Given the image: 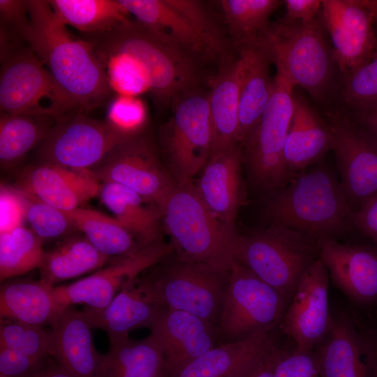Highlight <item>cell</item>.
<instances>
[{
    "label": "cell",
    "instance_id": "cell-28",
    "mask_svg": "<svg viewBox=\"0 0 377 377\" xmlns=\"http://www.w3.org/2000/svg\"><path fill=\"white\" fill-rule=\"evenodd\" d=\"M313 355L320 377H371L362 338L344 318L332 317Z\"/></svg>",
    "mask_w": 377,
    "mask_h": 377
},
{
    "label": "cell",
    "instance_id": "cell-18",
    "mask_svg": "<svg viewBox=\"0 0 377 377\" xmlns=\"http://www.w3.org/2000/svg\"><path fill=\"white\" fill-rule=\"evenodd\" d=\"M163 360L164 377H175L214 348L216 327L189 313L167 307L149 327Z\"/></svg>",
    "mask_w": 377,
    "mask_h": 377
},
{
    "label": "cell",
    "instance_id": "cell-29",
    "mask_svg": "<svg viewBox=\"0 0 377 377\" xmlns=\"http://www.w3.org/2000/svg\"><path fill=\"white\" fill-rule=\"evenodd\" d=\"M269 332L216 345L175 377H235L276 347Z\"/></svg>",
    "mask_w": 377,
    "mask_h": 377
},
{
    "label": "cell",
    "instance_id": "cell-11",
    "mask_svg": "<svg viewBox=\"0 0 377 377\" xmlns=\"http://www.w3.org/2000/svg\"><path fill=\"white\" fill-rule=\"evenodd\" d=\"M230 269L176 258L152 275L167 307L183 311L217 325Z\"/></svg>",
    "mask_w": 377,
    "mask_h": 377
},
{
    "label": "cell",
    "instance_id": "cell-22",
    "mask_svg": "<svg viewBox=\"0 0 377 377\" xmlns=\"http://www.w3.org/2000/svg\"><path fill=\"white\" fill-rule=\"evenodd\" d=\"M91 329L82 311L69 306L50 330L51 355L75 377H100L103 355L94 347Z\"/></svg>",
    "mask_w": 377,
    "mask_h": 377
},
{
    "label": "cell",
    "instance_id": "cell-34",
    "mask_svg": "<svg viewBox=\"0 0 377 377\" xmlns=\"http://www.w3.org/2000/svg\"><path fill=\"white\" fill-rule=\"evenodd\" d=\"M64 212L77 231L99 252L113 260L142 249L114 217L83 207Z\"/></svg>",
    "mask_w": 377,
    "mask_h": 377
},
{
    "label": "cell",
    "instance_id": "cell-15",
    "mask_svg": "<svg viewBox=\"0 0 377 377\" xmlns=\"http://www.w3.org/2000/svg\"><path fill=\"white\" fill-rule=\"evenodd\" d=\"M328 286V270L318 257L302 276L280 325L297 349L313 351L327 332L332 318Z\"/></svg>",
    "mask_w": 377,
    "mask_h": 377
},
{
    "label": "cell",
    "instance_id": "cell-7",
    "mask_svg": "<svg viewBox=\"0 0 377 377\" xmlns=\"http://www.w3.org/2000/svg\"><path fill=\"white\" fill-rule=\"evenodd\" d=\"M1 113L46 115L57 122L80 112L29 45L1 57Z\"/></svg>",
    "mask_w": 377,
    "mask_h": 377
},
{
    "label": "cell",
    "instance_id": "cell-5",
    "mask_svg": "<svg viewBox=\"0 0 377 377\" xmlns=\"http://www.w3.org/2000/svg\"><path fill=\"white\" fill-rule=\"evenodd\" d=\"M343 185L325 168L301 175L267 203L273 223L316 239L343 230L352 212Z\"/></svg>",
    "mask_w": 377,
    "mask_h": 377
},
{
    "label": "cell",
    "instance_id": "cell-19",
    "mask_svg": "<svg viewBox=\"0 0 377 377\" xmlns=\"http://www.w3.org/2000/svg\"><path fill=\"white\" fill-rule=\"evenodd\" d=\"M329 127L341 184L359 207L377 194V145L346 118H334Z\"/></svg>",
    "mask_w": 377,
    "mask_h": 377
},
{
    "label": "cell",
    "instance_id": "cell-35",
    "mask_svg": "<svg viewBox=\"0 0 377 377\" xmlns=\"http://www.w3.org/2000/svg\"><path fill=\"white\" fill-rule=\"evenodd\" d=\"M57 121L50 116L1 113L0 163L8 169L43 142Z\"/></svg>",
    "mask_w": 377,
    "mask_h": 377
},
{
    "label": "cell",
    "instance_id": "cell-46",
    "mask_svg": "<svg viewBox=\"0 0 377 377\" xmlns=\"http://www.w3.org/2000/svg\"><path fill=\"white\" fill-rule=\"evenodd\" d=\"M46 364V359L34 358L0 347V377H36Z\"/></svg>",
    "mask_w": 377,
    "mask_h": 377
},
{
    "label": "cell",
    "instance_id": "cell-26",
    "mask_svg": "<svg viewBox=\"0 0 377 377\" xmlns=\"http://www.w3.org/2000/svg\"><path fill=\"white\" fill-rule=\"evenodd\" d=\"M124 8L167 41L195 55L215 57L205 37L170 0H119Z\"/></svg>",
    "mask_w": 377,
    "mask_h": 377
},
{
    "label": "cell",
    "instance_id": "cell-21",
    "mask_svg": "<svg viewBox=\"0 0 377 377\" xmlns=\"http://www.w3.org/2000/svg\"><path fill=\"white\" fill-rule=\"evenodd\" d=\"M319 257L333 283L353 300L368 304L377 300V253L331 237L317 239Z\"/></svg>",
    "mask_w": 377,
    "mask_h": 377
},
{
    "label": "cell",
    "instance_id": "cell-20",
    "mask_svg": "<svg viewBox=\"0 0 377 377\" xmlns=\"http://www.w3.org/2000/svg\"><path fill=\"white\" fill-rule=\"evenodd\" d=\"M100 182L90 170L41 161L24 169L15 188L57 209L71 211L98 195Z\"/></svg>",
    "mask_w": 377,
    "mask_h": 377
},
{
    "label": "cell",
    "instance_id": "cell-38",
    "mask_svg": "<svg viewBox=\"0 0 377 377\" xmlns=\"http://www.w3.org/2000/svg\"><path fill=\"white\" fill-rule=\"evenodd\" d=\"M43 240L23 226L0 233V279L4 281L40 267Z\"/></svg>",
    "mask_w": 377,
    "mask_h": 377
},
{
    "label": "cell",
    "instance_id": "cell-33",
    "mask_svg": "<svg viewBox=\"0 0 377 377\" xmlns=\"http://www.w3.org/2000/svg\"><path fill=\"white\" fill-rule=\"evenodd\" d=\"M100 377H164L161 353L150 335L112 341L103 355Z\"/></svg>",
    "mask_w": 377,
    "mask_h": 377
},
{
    "label": "cell",
    "instance_id": "cell-53",
    "mask_svg": "<svg viewBox=\"0 0 377 377\" xmlns=\"http://www.w3.org/2000/svg\"><path fill=\"white\" fill-rule=\"evenodd\" d=\"M36 377H75L58 363L46 364Z\"/></svg>",
    "mask_w": 377,
    "mask_h": 377
},
{
    "label": "cell",
    "instance_id": "cell-25",
    "mask_svg": "<svg viewBox=\"0 0 377 377\" xmlns=\"http://www.w3.org/2000/svg\"><path fill=\"white\" fill-rule=\"evenodd\" d=\"M237 47L244 61L238 130V142L242 145L259 122L270 100L274 78L270 76L269 57L258 40Z\"/></svg>",
    "mask_w": 377,
    "mask_h": 377
},
{
    "label": "cell",
    "instance_id": "cell-36",
    "mask_svg": "<svg viewBox=\"0 0 377 377\" xmlns=\"http://www.w3.org/2000/svg\"><path fill=\"white\" fill-rule=\"evenodd\" d=\"M48 3L64 24L87 35L110 31L130 20L119 0H50Z\"/></svg>",
    "mask_w": 377,
    "mask_h": 377
},
{
    "label": "cell",
    "instance_id": "cell-9",
    "mask_svg": "<svg viewBox=\"0 0 377 377\" xmlns=\"http://www.w3.org/2000/svg\"><path fill=\"white\" fill-rule=\"evenodd\" d=\"M295 86L276 73L270 100L244 145L245 159L255 182L265 188L283 187L289 179L284 146L294 111Z\"/></svg>",
    "mask_w": 377,
    "mask_h": 377
},
{
    "label": "cell",
    "instance_id": "cell-50",
    "mask_svg": "<svg viewBox=\"0 0 377 377\" xmlns=\"http://www.w3.org/2000/svg\"><path fill=\"white\" fill-rule=\"evenodd\" d=\"M354 109L355 122L353 124L377 145V103Z\"/></svg>",
    "mask_w": 377,
    "mask_h": 377
},
{
    "label": "cell",
    "instance_id": "cell-1",
    "mask_svg": "<svg viewBox=\"0 0 377 377\" xmlns=\"http://www.w3.org/2000/svg\"><path fill=\"white\" fill-rule=\"evenodd\" d=\"M27 43L77 110L105 103L112 94L105 68L87 41L72 36L45 0H28Z\"/></svg>",
    "mask_w": 377,
    "mask_h": 377
},
{
    "label": "cell",
    "instance_id": "cell-45",
    "mask_svg": "<svg viewBox=\"0 0 377 377\" xmlns=\"http://www.w3.org/2000/svg\"><path fill=\"white\" fill-rule=\"evenodd\" d=\"M273 377H320L313 351L279 349Z\"/></svg>",
    "mask_w": 377,
    "mask_h": 377
},
{
    "label": "cell",
    "instance_id": "cell-8",
    "mask_svg": "<svg viewBox=\"0 0 377 377\" xmlns=\"http://www.w3.org/2000/svg\"><path fill=\"white\" fill-rule=\"evenodd\" d=\"M286 302L280 293L235 259L216 327L218 339L228 343L269 332L281 323Z\"/></svg>",
    "mask_w": 377,
    "mask_h": 377
},
{
    "label": "cell",
    "instance_id": "cell-40",
    "mask_svg": "<svg viewBox=\"0 0 377 377\" xmlns=\"http://www.w3.org/2000/svg\"><path fill=\"white\" fill-rule=\"evenodd\" d=\"M0 347L37 359L51 355L50 331L43 327L13 320H3L0 326Z\"/></svg>",
    "mask_w": 377,
    "mask_h": 377
},
{
    "label": "cell",
    "instance_id": "cell-14",
    "mask_svg": "<svg viewBox=\"0 0 377 377\" xmlns=\"http://www.w3.org/2000/svg\"><path fill=\"white\" fill-rule=\"evenodd\" d=\"M175 251L173 246L159 242L115 259L107 267L73 283L54 287L58 303L66 309L75 304L102 309L126 285Z\"/></svg>",
    "mask_w": 377,
    "mask_h": 377
},
{
    "label": "cell",
    "instance_id": "cell-39",
    "mask_svg": "<svg viewBox=\"0 0 377 377\" xmlns=\"http://www.w3.org/2000/svg\"><path fill=\"white\" fill-rule=\"evenodd\" d=\"M18 191L24 205V219L30 229L43 241L66 237L77 231L64 211L20 190Z\"/></svg>",
    "mask_w": 377,
    "mask_h": 377
},
{
    "label": "cell",
    "instance_id": "cell-44",
    "mask_svg": "<svg viewBox=\"0 0 377 377\" xmlns=\"http://www.w3.org/2000/svg\"><path fill=\"white\" fill-rule=\"evenodd\" d=\"M146 119L142 102L133 96L119 94L110 103L106 121L128 136L142 133Z\"/></svg>",
    "mask_w": 377,
    "mask_h": 377
},
{
    "label": "cell",
    "instance_id": "cell-41",
    "mask_svg": "<svg viewBox=\"0 0 377 377\" xmlns=\"http://www.w3.org/2000/svg\"><path fill=\"white\" fill-rule=\"evenodd\" d=\"M31 20L28 0H0V54L28 45Z\"/></svg>",
    "mask_w": 377,
    "mask_h": 377
},
{
    "label": "cell",
    "instance_id": "cell-17",
    "mask_svg": "<svg viewBox=\"0 0 377 377\" xmlns=\"http://www.w3.org/2000/svg\"><path fill=\"white\" fill-rule=\"evenodd\" d=\"M166 308L151 275L124 286L106 306H86L81 311L91 328L105 331L112 342L128 338L135 329L150 327Z\"/></svg>",
    "mask_w": 377,
    "mask_h": 377
},
{
    "label": "cell",
    "instance_id": "cell-49",
    "mask_svg": "<svg viewBox=\"0 0 377 377\" xmlns=\"http://www.w3.org/2000/svg\"><path fill=\"white\" fill-rule=\"evenodd\" d=\"M286 12L283 18L291 21H308L318 17L321 11L322 1L286 0Z\"/></svg>",
    "mask_w": 377,
    "mask_h": 377
},
{
    "label": "cell",
    "instance_id": "cell-23",
    "mask_svg": "<svg viewBox=\"0 0 377 377\" xmlns=\"http://www.w3.org/2000/svg\"><path fill=\"white\" fill-rule=\"evenodd\" d=\"M241 145L236 143L212 155L195 184L206 206L232 230L240 200Z\"/></svg>",
    "mask_w": 377,
    "mask_h": 377
},
{
    "label": "cell",
    "instance_id": "cell-10",
    "mask_svg": "<svg viewBox=\"0 0 377 377\" xmlns=\"http://www.w3.org/2000/svg\"><path fill=\"white\" fill-rule=\"evenodd\" d=\"M173 115L163 126L161 144L176 183L192 181L209 161L212 150V131L209 94L197 89L174 102Z\"/></svg>",
    "mask_w": 377,
    "mask_h": 377
},
{
    "label": "cell",
    "instance_id": "cell-24",
    "mask_svg": "<svg viewBox=\"0 0 377 377\" xmlns=\"http://www.w3.org/2000/svg\"><path fill=\"white\" fill-rule=\"evenodd\" d=\"M244 71V61L238 52L237 58H230L221 64L212 80L209 94L212 155L239 143V97Z\"/></svg>",
    "mask_w": 377,
    "mask_h": 377
},
{
    "label": "cell",
    "instance_id": "cell-30",
    "mask_svg": "<svg viewBox=\"0 0 377 377\" xmlns=\"http://www.w3.org/2000/svg\"><path fill=\"white\" fill-rule=\"evenodd\" d=\"M98 195L141 248L161 242L160 221L163 212L158 206L133 190L112 182H102Z\"/></svg>",
    "mask_w": 377,
    "mask_h": 377
},
{
    "label": "cell",
    "instance_id": "cell-54",
    "mask_svg": "<svg viewBox=\"0 0 377 377\" xmlns=\"http://www.w3.org/2000/svg\"><path fill=\"white\" fill-rule=\"evenodd\" d=\"M360 2L370 11L374 19L377 21V0H360Z\"/></svg>",
    "mask_w": 377,
    "mask_h": 377
},
{
    "label": "cell",
    "instance_id": "cell-6",
    "mask_svg": "<svg viewBox=\"0 0 377 377\" xmlns=\"http://www.w3.org/2000/svg\"><path fill=\"white\" fill-rule=\"evenodd\" d=\"M318 257L317 239L274 223L249 235L238 234L235 246V259L286 300Z\"/></svg>",
    "mask_w": 377,
    "mask_h": 377
},
{
    "label": "cell",
    "instance_id": "cell-16",
    "mask_svg": "<svg viewBox=\"0 0 377 377\" xmlns=\"http://www.w3.org/2000/svg\"><path fill=\"white\" fill-rule=\"evenodd\" d=\"M320 17L343 76L371 58L377 49L374 19L360 0H323Z\"/></svg>",
    "mask_w": 377,
    "mask_h": 377
},
{
    "label": "cell",
    "instance_id": "cell-32",
    "mask_svg": "<svg viewBox=\"0 0 377 377\" xmlns=\"http://www.w3.org/2000/svg\"><path fill=\"white\" fill-rule=\"evenodd\" d=\"M112 260L96 249L82 234H72L45 252L38 269L40 279L54 286L61 281L99 269Z\"/></svg>",
    "mask_w": 377,
    "mask_h": 377
},
{
    "label": "cell",
    "instance_id": "cell-12",
    "mask_svg": "<svg viewBox=\"0 0 377 377\" xmlns=\"http://www.w3.org/2000/svg\"><path fill=\"white\" fill-rule=\"evenodd\" d=\"M130 138L106 120L77 113L55 123L39 145L38 156L43 162L91 170Z\"/></svg>",
    "mask_w": 377,
    "mask_h": 377
},
{
    "label": "cell",
    "instance_id": "cell-3",
    "mask_svg": "<svg viewBox=\"0 0 377 377\" xmlns=\"http://www.w3.org/2000/svg\"><path fill=\"white\" fill-rule=\"evenodd\" d=\"M258 40L276 73L315 99H324L332 87L337 65L320 13L308 21L280 19L269 24Z\"/></svg>",
    "mask_w": 377,
    "mask_h": 377
},
{
    "label": "cell",
    "instance_id": "cell-4",
    "mask_svg": "<svg viewBox=\"0 0 377 377\" xmlns=\"http://www.w3.org/2000/svg\"><path fill=\"white\" fill-rule=\"evenodd\" d=\"M162 212L177 258L230 269L238 233L214 215L192 181L175 183Z\"/></svg>",
    "mask_w": 377,
    "mask_h": 377
},
{
    "label": "cell",
    "instance_id": "cell-2",
    "mask_svg": "<svg viewBox=\"0 0 377 377\" xmlns=\"http://www.w3.org/2000/svg\"><path fill=\"white\" fill-rule=\"evenodd\" d=\"M87 36L98 58L124 54L134 59L159 106L174 103L184 93L196 89L198 56L167 41L136 20L130 19L110 31Z\"/></svg>",
    "mask_w": 377,
    "mask_h": 377
},
{
    "label": "cell",
    "instance_id": "cell-47",
    "mask_svg": "<svg viewBox=\"0 0 377 377\" xmlns=\"http://www.w3.org/2000/svg\"><path fill=\"white\" fill-rule=\"evenodd\" d=\"M24 219V205L20 192L15 187L1 184L0 233L22 226Z\"/></svg>",
    "mask_w": 377,
    "mask_h": 377
},
{
    "label": "cell",
    "instance_id": "cell-13",
    "mask_svg": "<svg viewBox=\"0 0 377 377\" xmlns=\"http://www.w3.org/2000/svg\"><path fill=\"white\" fill-rule=\"evenodd\" d=\"M91 171L101 182L126 186L161 210L175 185L153 143L142 133L118 145Z\"/></svg>",
    "mask_w": 377,
    "mask_h": 377
},
{
    "label": "cell",
    "instance_id": "cell-37",
    "mask_svg": "<svg viewBox=\"0 0 377 377\" xmlns=\"http://www.w3.org/2000/svg\"><path fill=\"white\" fill-rule=\"evenodd\" d=\"M236 46L256 41L269 26L271 15L284 3L278 0L219 1Z\"/></svg>",
    "mask_w": 377,
    "mask_h": 377
},
{
    "label": "cell",
    "instance_id": "cell-43",
    "mask_svg": "<svg viewBox=\"0 0 377 377\" xmlns=\"http://www.w3.org/2000/svg\"><path fill=\"white\" fill-rule=\"evenodd\" d=\"M113 91L133 96L148 90L147 79L140 65L124 54L98 58Z\"/></svg>",
    "mask_w": 377,
    "mask_h": 377
},
{
    "label": "cell",
    "instance_id": "cell-42",
    "mask_svg": "<svg viewBox=\"0 0 377 377\" xmlns=\"http://www.w3.org/2000/svg\"><path fill=\"white\" fill-rule=\"evenodd\" d=\"M341 94L353 108L377 103V49L369 61L343 76Z\"/></svg>",
    "mask_w": 377,
    "mask_h": 377
},
{
    "label": "cell",
    "instance_id": "cell-48",
    "mask_svg": "<svg viewBox=\"0 0 377 377\" xmlns=\"http://www.w3.org/2000/svg\"><path fill=\"white\" fill-rule=\"evenodd\" d=\"M350 221L362 232L377 241V194L352 212Z\"/></svg>",
    "mask_w": 377,
    "mask_h": 377
},
{
    "label": "cell",
    "instance_id": "cell-52",
    "mask_svg": "<svg viewBox=\"0 0 377 377\" xmlns=\"http://www.w3.org/2000/svg\"><path fill=\"white\" fill-rule=\"evenodd\" d=\"M364 353L371 377H377V334L362 337Z\"/></svg>",
    "mask_w": 377,
    "mask_h": 377
},
{
    "label": "cell",
    "instance_id": "cell-27",
    "mask_svg": "<svg viewBox=\"0 0 377 377\" xmlns=\"http://www.w3.org/2000/svg\"><path fill=\"white\" fill-rule=\"evenodd\" d=\"M53 286L40 280H10L0 288L1 318L52 327L66 309L57 302Z\"/></svg>",
    "mask_w": 377,
    "mask_h": 377
},
{
    "label": "cell",
    "instance_id": "cell-51",
    "mask_svg": "<svg viewBox=\"0 0 377 377\" xmlns=\"http://www.w3.org/2000/svg\"><path fill=\"white\" fill-rule=\"evenodd\" d=\"M279 349L276 346L269 353L235 377H273V369Z\"/></svg>",
    "mask_w": 377,
    "mask_h": 377
},
{
    "label": "cell",
    "instance_id": "cell-31",
    "mask_svg": "<svg viewBox=\"0 0 377 377\" xmlns=\"http://www.w3.org/2000/svg\"><path fill=\"white\" fill-rule=\"evenodd\" d=\"M330 149L329 125L304 100L294 95V111L284 146V158L289 170L304 168Z\"/></svg>",
    "mask_w": 377,
    "mask_h": 377
}]
</instances>
